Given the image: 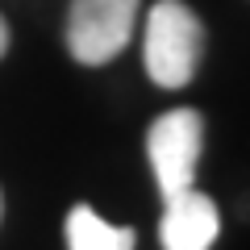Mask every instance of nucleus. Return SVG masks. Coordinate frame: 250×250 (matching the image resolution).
<instances>
[{
  "instance_id": "f257e3e1",
  "label": "nucleus",
  "mask_w": 250,
  "mask_h": 250,
  "mask_svg": "<svg viewBox=\"0 0 250 250\" xmlns=\"http://www.w3.org/2000/svg\"><path fill=\"white\" fill-rule=\"evenodd\" d=\"M205 25L184 0H159L146 17V42H142V62L159 88H184L192 83L205 54Z\"/></svg>"
},
{
  "instance_id": "f03ea898",
  "label": "nucleus",
  "mask_w": 250,
  "mask_h": 250,
  "mask_svg": "<svg viewBox=\"0 0 250 250\" xmlns=\"http://www.w3.org/2000/svg\"><path fill=\"white\" fill-rule=\"evenodd\" d=\"M200 150H205V117L196 108H171L146 129V154H150L163 200L196 184Z\"/></svg>"
},
{
  "instance_id": "7ed1b4c3",
  "label": "nucleus",
  "mask_w": 250,
  "mask_h": 250,
  "mask_svg": "<svg viewBox=\"0 0 250 250\" xmlns=\"http://www.w3.org/2000/svg\"><path fill=\"white\" fill-rule=\"evenodd\" d=\"M142 0H71L67 50L83 67H104L129 46Z\"/></svg>"
},
{
  "instance_id": "20e7f679",
  "label": "nucleus",
  "mask_w": 250,
  "mask_h": 250,
  "mask_svg": "<svg viewBox=\"0 0 250 250\" xmlns=\"http://www.w3.org/2000/svg\"><path fill=\"white\" fill-rule=\"evenodd\" d=\"M217 233H221V213L205 192L188 188L179 196H167V208L159 221L163 250H213Z\"/></svg>"
},
{
  "instance_id": "39448f33",
  "label": "nucleus",
  "mask_w": 250,
  "mask_h": 250,
  "mask_svg": "<svg viewBox=\"0 0 250 250\" xmlns=\"http://www.w3.org/2000/svg\"><path fill=\"white\" fill-rule=\"evenodd\" d=\"M138 233L129 225H108L96 208L75 205L67 213V250H134Z\"/></svg>"
},
{
  "instance_id": "423d86ee",
  "label": "nucleus",
  "mask_w": 250,
  "mask_h": 250,
  "mask_svg": "<svg viewBox=\"0 0 250 250\" xmlns=\"http://www.w3.org/2000/svg\"><path fill=\"white\" fill-rule=\"evenodd\" d=\"M4 50H9V25H4V17H0V59H4Z\"/></svg>"
},
{
  "instance_id": "0eeeda50",
  "label": "nucleus",
  "mask_w": 250,
  "mask_h": 250,
  "mask_svg": "<svg viewBox=\"0 0 250 250\" xmlns=\"http://www.w3.org/2000/svg\"><path fill=\"white\" fill-rule=\"evenodd\" d=\"M0 213H4V196H0Z\"/></svg>"
}]
</instances>
